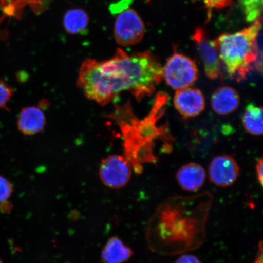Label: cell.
Here are the masks:
<instances>
[{
  "label": "cell",
  "mask_w": 263,
  "mask_h": 263,
  "mask_svg": "<svg viewBox=\"0 0 263 263\" xmlns=\"http://www.w3.org/2000/svg\"><path fill=\"white\" fill-rule=\"evenodd\" d=\"M205 179V169L195 163L183 165L176 174V179L181 188L191 192H195L202 188Z\"/></svg>",
  "instance_id": "cell-11"
},
{
  "label": "cell",
  "mask_w": 263,
  "mask_h": 263,
  "mask_svg": "<svg viewBox=\"0 0 263 263\" xmlns=\"http://www.w3.org/2000/svg\"><path fill=\"white\" fill-rule=\"evenodd\" d=\"M162 68L150 51L129 54L118 48L107 61L85 59L79 71L77 84L88 100L102 106L124 91L141 100L152 95L162 81Z\"/></svg>",
  "instance_id": "cell-1"
},
{
  "label": "cell",
  "mask_w": 263,
  "mask_h": 263,
  "mask_svg": "<svg viewBox=\"0 0 263 263\" xmlns=\"http://www.w3.org/2000/svg\"><path fill=\"white\" fill-rule=\"evenodd\" d=\"M134 252L118 236L108 239L102 249L101 263H123L129 260Z\"/></svg>",
  "instance_id": "cell-13"
},
{
  "label": "cell",
  "mask_w": 263,
  "mask_h": 263,
  "mask_svg": "<svg viewBox=\"0 0 263 263\" xmlns=\"http://www.w3.org/2000/svg\"><path fill=\"white\" fill-rule=\"evenodd\" d=\"M0 263H3V261H2L1 258H0Z\"/></svg>",
  "instance_id": "cell-25"
},
{
  "label": "cell",
  "mask_w": 263,
  "mask_h": 263,
  "mask_svg": "<svg viewBox=\"0 0 263 263\" xmlns=\"http://www.w3.org/2000/svg\"><path fill=\"white\" fill-rule=\"evenodd\" d=\"M240 104V97L232 87L224 86L218 88L212 96L211 104L216 114L226 115L237 109Z\"/></svg>",
  "instance_id": "cell-12"
},
{
  "label": "cell",
  "mask_w": 263,
  "mask_h": 263,
  "mask_svg": "<svg viewBox=\"0 0 263 263\" xmlns=\"http://www.w3.org/2000/svg\"><path fill=\"white\" fill-rule=\"evenodd\" d=\"M162 70L166 83L177 90L192 86L198 78L195 62L176 51L167 59Z\"/></svg>",
  "instance_id": "cell-4"
},
{
  "label": "cell",
  "mask_w": 263,
  "mask_h": 263,
  "mask_svg": "<svg viewBox=\"0 0 263 263\" xmlns=\"http://www.w3.org/2000/svg\"><path fill=\"white\" fill-rule=\"evenodd\" d=\"M239 172V167L234 158L228 155L214 158L209 168L211 182L222 188L233 185L238 179Z\"/></svg>",
  "instance_id": "cell-8"
},
{
  "label": "cell",
  "mask_w": 263,
  "mask_h": 263,
  "mask_svg": "<svg viewBox=\"0 0 263 263\" xmlns=\"http://www.w3.org/2000/svg\"><path fill=\"white\" fill-rule=\"evenodd\" d=\"M242 124L249 133L254 136L262 134V108L250 104L246 107L242 117Z\"/></svg>",
  "instance_id": "cell-15"
},
{
  "label": "cell",
  "mask_w": 263,
  "mask_h": 263,
  "mask_svg": "<svg viewBox=\"0 0 263 263\" xmlns=\"http://www.w3.org/2000/svg\"><path fill=\"white\" fill-rule=\"evenodd\" d=\"M213 42L232 78L244 80L253 65L262 73V17L241 31L220 35Z\"/></svg>",
  "instance_id": "cell-2"
},
{
  "label": "cell",
  "mask_w": 263,
  "mask_h": 263,
  "mask_svg": "<svg viewBox=\"0 0 263 263\" xmlns=\"http://www.w3.org/2000/svg\"><path fill=\"white\" fill-rule=\"evenodd\" d=\"M166 95L158 96L152 112L143 121L135 118L130 107L125 105L117 107L110 118L119 126L124 140L125 158L138 173L141 171V164L155 160L151 143L154 137L159 134L155 126L157 115L167 101Z\"/></svg>",
  "instance_id": "cell-3"
},
{
  "label": "cell",
  "mask_w": 263,
  "mask_h": 263,
  "mask_svg": "<svg viewBox=\"0 0 263 263\" xmlns=\"http://www.w3.org/2000/svg\"><path fill=\"white\" fill-rule=\"evenodd\" d=\"M13 190L14 189L11 182L5 177L0 176V203L8 201L12 195Z\"/></svg>",
  "instance_id": "cell-18"
},
{
  "label": "cell",
  "mask_w": 263,
  "mask_h": 263,
  "mask_svg": "<svg viewBox=\"0 0 263 263\" xmlns=\"http://www.w3.org/2000/svg\"><path fill=\"white\" fill-rule=\"evenodd\" d=\"M133 167L123 156L111 155L102 160L100 167V179L108 188H123L129 183Z\"/></svg>",
  "instance_id": "cell-6"
},
{
  "label": "cell",
  "mask_w": 263,
  "mask_h": 263,
  "mask_svg": "<svg viewBox=\"0 0 263 263\" xmlns=\"http://www.w3.org/2000/svg\"><path fill=\"white\" fill-rule=\"evenodd\" d=\"M256 174H257L258 180L261 186H262L263 177V160L262 158L259 159L256 166Z\"/></svg>",
  "instance_id": "cell-22"
},
{
  "label": "cell",
  "mask_w": 263,
  "mask_h": 263,
  "mask_svg": "<svg viewBox=\"0 0 263 263\" xmlns=\"http://www.w3.org/2000/svg\"><path fill=\"white\" fill-rule=\"evenodd\" d=\"M114 26L115 41L123 47L139 44L142 40L145 27L139 14L127 8L119 13Z\"/></svg>",
  "instance_id": "cell-5"
},
{
  "label": "cell",
  "mask_w": 263,
  "mask_h": 263,
  "mask_svg": "<svg viewBox=\"0 0 263 263\" xmlns=\"http://www.w3.org/2000/svg\"><path fill=\"white\" fill-rule=\"evenodd\" d=\"M255 263H262V246L261 241L259 243L258 252L257 256H256Z\"/></svg>",
  "instance_id": "cell-24"
},
{
  "label": "cell",
  "mask_w": 263,
  "mask_h": 263,
  "mask_svg": "<svg viewBox=\"0 0 263 263\" xmlns=\"http://www.w3.org/2000/svg\"><path fill=\"white\" fill-rule=\"evenodd\" d=\"M263 0H240L247 21L254 22L262 17Z\"/></svg>",
  "instance_id": "cell-16"
},
{
  "label": "cell",
  "mask_w": 263,
  "mask_h": 263,
  "mask_svg": "<svg viewBox=\"0 0 263 263\" xmlns=\"http://www.w3.org/2000/svg\"><path fill=\"white\" fill-rule=\"evenodd\" d=\"M174 104L183 116L195 117L204 110L205 100L201 91L189 87L176 91Z\"/></svg>",
  "instance_id": "cell-9"
},
{
  "label": "cell",
  "mask_w": 263,
  "mask_h": 263,
  "mask_svg": "<svg viewBox=\"0 0 263 263\" xmlns=\"http://www.w3.org/2000/svg\"><path fill=\"white\" fill-rule=\"evenodd\" d=\"M14 93L13 87L0 80V110L6 108Z\"/></svg>",
  "instance_id": "cell-17"
},
{
  "label": "cell",
  "mask_w": 263,
  "mask_h": 263,
  "mask_svg": "<svg viewBox=\"0 0 263 263\" xmlns=\"http://www.w3.org/2000/svg\"><path fill=\"white\" fill-rule=\"evenodd\" d=\"M193 39L204 65L207 77L212 80L218 78L221 72V60L213 41L210 40L205 29L202 27L196 29Z\"/></svg>",
  "instance_id": "cell-7"
},
{
  "label": "cell",
  "mask_w": 263,
  "mask_h": 263,
  "mask_svg": "<svg viewBox=\"0 0 263 263\" xmlns=\"http://www.w3.org/2000/svg\"><path fill=\"white\" fill-rule=\"evenodd\" d=\"M89 17L87 12L81 9L69 10L64 16V27L68 34L76 35L87 30Z\"/></svg>",
  "instance_id": "cell-14"
},
{
  "label": "cell",
  "mask_w": 263,
  "mask_h": 263,
  "mask_svg": "<svg viewBox=\"0 0 263 263\" xmlns=\"http://www.w3.org/2000/svg\"><path fill=\"white\" fill-rule=\"evenodd\" d=\"M205 5L208 11L209 19L212 14L213 9H222L232 4L233 0H198Z\"/></svg>",
  "instance_id": "cell-19"
},
{
  "label": "cell",
  "mask_w": 263,
  "mask_h": 263,
  "mask_svg": "<svg viewBox=\"0 0 263 263\" xmlns=\"http://www.w3.org/2000/svg\"><path fill=\"white\" fill-rule=\"evenodd\" d=\"M134 0H120L119 2L114 3L110 6V11L111 14H119L124 10L129 8V5Z\"/></svg>",
  "instance_id": "cell-20"
},
{
  "label": "cell",
  "mask_w": 263,
  "mask_h": 263,
  "mask_svg": "<svg viewBox=\"0 0 263 263\" xmlns=\"http://www.w3.org/2000/svg\"><path fill=\"white\" fill-rule=\"evenodd\" d=\"M46 117L44 111L37 106L26 107L21 110L17 121L18 129L25 136H33L44 129Z\"/></svg>",
  "instance_id": "cell-10"
},
{
  "label": "cell",
  "mask_w": 263,
  "mask_h": 263,
  "mask_svg": "<svg viewBox=\"0 0 263 263\" xmlns=\"http://www.w3.org/2000/svg\"><path fill=\"white\" fill-rule=\"evenodd\" d=\"M12 209V205L8 201L1 203L0 205V211L3 213H8Z\"/></svg>",
  "instance_id": "cell-23"
},
{
  "label": "cell",
  "mask_w": 263,
  "mask_h": 263,
  "mask_svg": "<svg viewBox=\"0 0 263 263\" xmlns=\"http://www.w3.org/2000/svg\"><path fill=\"white\" fill-rule=\"evenodd\" d=\"M176 263H202L196 256L192 255H184L177 259Z\"/></svg>",
  "instance_id": "cell-21"
}]
</instances>
